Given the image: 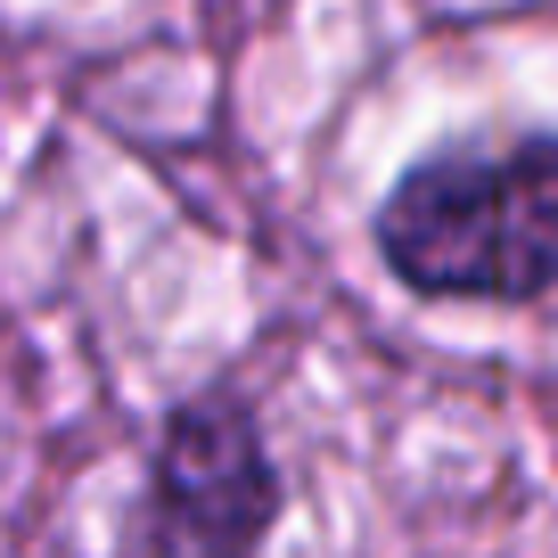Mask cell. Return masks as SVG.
I'll list each match as a JSON object with an SVG mask.
<instances>
[{"instance_id":"6da1fadb","label":"cell","mask_w":558,"mask_h":558,"mask_svg":"<svg viewBox=\"0 0 558 558\" xmlns=\"http://www.w3.org/2000/svg\"><path fill=\"white\" fill-rule=\"evenodd\" d=\"M378 255L402 288L452 304H525L558 288V140L411 165L378 214Z\"/></svg>"},{"instance_id":"7a4b0ae2","label":"cell","mask_w":558,"mask_h":558,"mask_svg":"<svg viewBox=\"0 0 558 558\" xmlns=\"http://www.w3.org/2000/svg\"><path fill=\"white\" fill-rule=\"evenodd\" d=\"M279 509V476L263 460V436L239 402H190L165 427L148 534L157 558H255L263 525Z\"/></svg>"}]
</instances>
